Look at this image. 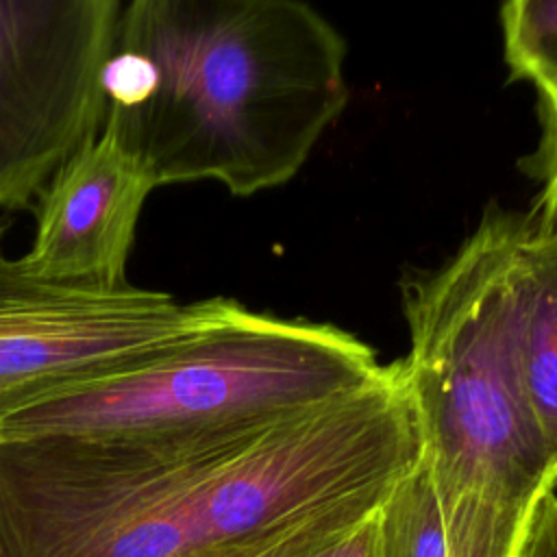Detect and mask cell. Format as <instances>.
<instances>
[{"label": "cell", "instance_id": "cell-12", "mask_svg": "<svg viewBox=\"0 0 557 557\" xmlns=\"http://www.w3.org/2000/svg\"><path fill=\"white\" fill-rule=\"evenodd\" d=\"M540 141L522 161L529 176L540 183L535 209L527 215L533 237H557V96L537 91Z\"/></svg>", "mask_w": 557, "mask_h": 557}, {"label": "cell", "instance_id": "cell-4", "mask_svg": "<svg viewBox=\"0 0 557 557\" xmlns=\"http://www.w3.org/2000/svg\"><path fill=\"white\" fill-rule=\"evenodd\" d=\"M222 442H0L4 557H185L191 472Z\"/></svg>", "mask_w": 557, "mask_h": 557}, {"label": "cell", "instance_id": "cell-13", "mask_svg": "<svg viewBox=\"0 0 557 557\" xmlns=\"http://www.w3.org/2000/svg\"><path fill=\"white\" fill-rule=\"evenodd\" d=\"M518 557H557V494L540 500L520 544Z\"/></svg>", "mask_w": 557, "mask_h": 557}, {"label": "cell", "instance_id": "cell-2", "mask_svg": "<svg viewBox=\"0 0 557 557\" xmlns=\"http://www.w3.org/2000/svg\"><path fill=\"white\" fill-rule=\"evenodd\" d=\"M524 231L527 215L492 205L442 268L405 281L409 352L398 363L435 483L533 513L555 492L557 466L518 368L511 270Z\"/></svg>", "mask_w": 557, "mask_h": 557}, {"label": "cell", "instance_id": "cell-8", "mask_svg": "<svg viewBox=\"0 0 557 557\" xmlns=\"http://www.w3.org/2000/svg\"><path fill=\"white\" fill-rule=\"evenodd\" d=\"M511 285L524 400L557 466V237L524 231L513 255Z\"/></svg>", "mask_w": 557, "mask_h": 557}, {"label": "cell", "instance_id": "cell-5", "mask_svg": "<svg viewBox=\"0 0 557 557\" xmlns=\"http://www.w3.org/2000/svg\"><path fill=\"white\" fill-rule=\"evenodd\" d=\"M120 0H0V213L35 211L102 131Z\"/></svg>", "mask_w": 557, "mask_h": 557}, {"label": "cell", "instance_id": "cell-14", "mask_svg": "<svg viewBox=\"0 0 557 557\" xmlns=\"http://www.w3.org/2000/svg\"><path fill=\"white\" fill-rule=\"evenodd\" d=\"M4 231H7V224L0 220V239H2V235H4Z\"/></svg>", "mask_w": 557, "mask_h": 557}, {"label": "cell", "instance_id": "cell-3", "mask_svg": "<svg viewBox=\"0 0 557 557\" xmlns=\"http://www.w3.org/2000/svg\"><path fill=\"white\" fill-rule=\"evenodd\" d=\"M352 333L226 298L185 339L48 396L0 422V442L220 440L263 431L383 374Z\"/></svg>", "mask_w": 557, "mask_h": 557}, {"label": "cell", "instance_id": "cell-1", "mask_svg": "<svg viewBox=\"0 0 557 557\" xmlns=\"http://www.w3.org/2000/svg\"><path fill=\"white\" fill-rule=\"evenodd\" d=\"M346 44L296 0L122 2L104 120L157 187L252 196L294 178L348 102Z\"/></svg>", "mask_w": 557, "mask_h": 557}, {"label": "cell", "instance_id": "cell-11", "mask_svg": "<svg viewBox=\"0 0 557 557\" xmlns=\"http://www.w3.org/2000/svg\"><path fill=\"white\" fill-rule=\"evenodd\" d=\"M379 507L313 522L257 557H381Z\"/></svg>", "mask_w": 557, "mask_h": 557}, {"label": "cell", "instance_id": "cell-15", "mask_svg": "<svg viewBox=\"0 0 557 557\" xmlns=\"http://www.w3.org/2000/svg\"><path fill=\"white\" fill-rule=\"evenodd\" d=\"M0 557H4V550H2V544H0Z\"/></svg>", "mask_w": 557, "mask_h": 557}, {"label": "cell", "instance_id": "cell-10", "mask_svg": "<svg viewBox=\"0 0 557 557\" xmlns=\"http://www.w3.org/2000/svg\"><path fill=\"white\" fill-rule=\"evenodd\" d=\"M509 78L557 96V0H511L500 7Z\"/></svg>", "mask_w": 557, "mask_h": 557}, {"label": "cell", "instance_id": "cell-6", "mask_svg": "<svg viewBox=\"0 0 557 557\" xmlns=\"http://www.w3.org/2000/svg\"><path fill=\"white\" fill-rule=\"evenodd\" d=\"M224 302H181L131 283L104 289L46 281L0 248V422L185 339Z\"/></svg>", "mask_w": 557, "mask_h": 557}, {"label": "cell", "instance_id": "cell-7", "mask_svg": "<svg viewBox=\"0 0 557 557\" xmlns=\"http://www.w3.org/2000/svg\"><path fill=\"white\" fill-rule=\"evenodd\" d=\"M146 163L102 128L54 174L35 207V237L20 265L37 278L115 289L126 268L148 196Z\"/></svg>", "mask_w": 557, "mask_h": 557}, {"label": "cell", "instance_id": "cell-9", "mask_svg": "<svg viewBox=\"0 0 557 557\" xmlns=\"http://www.w3.org/2000/svg\"><path fill=\"white\" fill-rule=\"evenodd\" d=\"M381 557H448L437 487L426 466H416L379 507Z\"/></svg>", "mask_w": 557, "mask_h": 557}]
</instances>
